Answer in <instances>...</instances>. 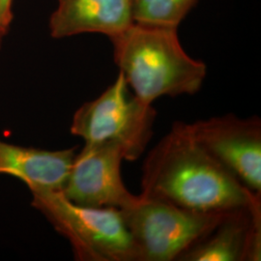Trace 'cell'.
<instances>
[{
  "label": "cell",
  "instance_id": "cell-11",
  "mask_svg": "<svg viewBox=\"0 0 261 261\" xmlns=\"http://www.w3.org/2000/svg\"><path fill=\"white\" fill-rule=\"evenodd\" d=\"M197 0H132L134 22L177 28Z\"/></svg>",
  "mask_w": 261,
  "mask_h": 261
},
{
  "label": "cell",
  "instance_id": "cell-12",
  "mask_svg": "<svg viewBox=\"0 0 261 261\" xmlns=\"http://www.w3.org/2000/svg\"><path fill=\"white\" fill-rule=\"evenodd\" d=\"M12 2L13 0H0V25L7 32L13 19Z\"/></svg>",
  "mask_w": 261,
  "mask_h": 261
},
{
  "label": "cell",
  "instance_id": "cell-6",
  "mask_svg": "<svg viewBox=\"0 0 261 261\" xmlns=\"http://www.w3.org/2000/svg\"><path fill=\"white\" fill-rule=\"evenodd\" d=\"M197 143L252 193L261 194V120L234 114L189 124Z\"/></svg>",
  "mask_w": 261,
  "mask_h": 261
},
{
  "label": "cell",
  "instance_id": "cell-1",
  "mask_svg": "<svg viewBox=\"0 0 261 261\" xmlns=\"http://www.w3.org/2000/svg\"><path fill=\"white\" fill-rule=\"evenodd\" d=\"M141 172L140 196L188 210L224 212L261 199L197 143L184 122H175L150 150Z\"/></svg>",
  "mask_w": 261,
  "mask_h": 261
},
{
  "label": "cell",
  "instance_id": "cell-3",
  "mask_svg": "<svg viewBox=\"0 0 261 261\" xmlns=\"http://www.w3.org/2000/svg\"><path fill=\"white\" fill-rule=\"evenodd\" d=\"M32 206L70 242L81 261H138L121 210L79 205L61 192L31 191Z\"/></svg>",
  "mask_w": 261,
  "mask_h": 261
},
{
  "label": "cell",
  "instance_id": "cell-5",
  "mask_svg": "<svg viewBox=\"0 0 261 261\" xmlns=\"http://www.w3.org/2000/svg\"><path fill=\"white\" fill-rule=\"evenodd\" d=\"M120 210L138 261H177L227 212L193 211L141 196Z\"/></svg>",
  "mask_w": 261,
  "mask_h": 261
},
{
  "label": "cell",
  "instance_id": "cell-2",
  "mask_svg": "<svg viewBox=\"0 0 261 261\" xmlns=\"http://www.w3.org/2000/svg\"><path fill=\"white\" fill-rule=\"evenodd\" d=\"M114 62L133 93L152 105L161 97L197 93L206 65L188 56L177 28L134 22L111 38Z\"/></svg>",
  "mask_w": 261,
  "mask_h": 261
},
{
  "label": "cell",
  "instance_id": "cell-9",
  "mask_svg": "<svg viewBox=\"0 0 261 261\" xmlns=\"http://www.w3.org/2000/svg\"><path fill=\"white\" fill-rule=\"evenodd\" d=\"M49 19L56 39L83 33H100L110 39L134 23L132 0H57Z\"/></svg>",
  "mask_w": 261,
  "mask_h": 261
},
{
  "label": "cell",
  "instance_id": "cell-4",
  "mask_svg": "<svg viewBox=\"0 0 261 261\" xmlns=\"http://www.w3.org/2000/svg\"><path fill=\"white\" fill-rule=\"evenodd\" d=\"M157 112L141 102L119 72L115 82L99 97L84 103L73 116L71 133L84 143L113 142L126 161L140 159L153 137Z\"/></svg>",
  "mask_w": 261,
  "mask_h": 261
},
{
  "label": "cell",
  "instance_id": "cell-7",
  "mask_svg": "<svg viewBox=\"0 0 261 261\" xmlns=\"http://www.w3.org/2000/svg\"><path fill=\"white\" fill-rule=\"evenodd\" d=\"M125 152L113 142L84 143L75 154L61 194L79 205L124 209L138 196L126 188L121 175Z\"/></svg>",
  "mask_w": 261,
  "mask_h": 261
},
{
  "label": "cell",
  "instance_id": "cell-13",
  "mask_svg": "<svg viewBox=\"0 0 261 261\" xmlns=\"http://www.w3.org/2000/svg\"><path fill=\"white\" fill-rule=\"evenodd\" d=\"M7 34V31H5L2 27L0 25V46H1V42H2V39Z\"/></svg>",
  "mask_w": 261,
  "mask_h": 261
},
{
  "label": "cell",
  "instance_id": "cell-10",
  "mask_svg": "<svg viewBox=\"0 0 261 261\" xmlns=\"http://www.w3.org/2000/svg\"><path fill=\"white\" fill-rule=\"evenodd\" d=\"M75 154V148L39 149L0 140V174L21 180L30 192H61Z\"/></svg>",
  "mask_w": 261,
  "mask_h": 261
},
{
  "label": "cell",
  "instance_id": "cell-8",
  "mask_svg": "<svg viewBox=\"0 0 261 261\" xmlns=\"http://www.w3.org/2000/svg\"><path fill=\"white\" fill-rule=\"evenodd\" d=\"M261 199L227 211L214 227L177 261H259Z\"/></svg>",
  "mask_w": 261,
  "mask_h": 261
}]
</instances>
